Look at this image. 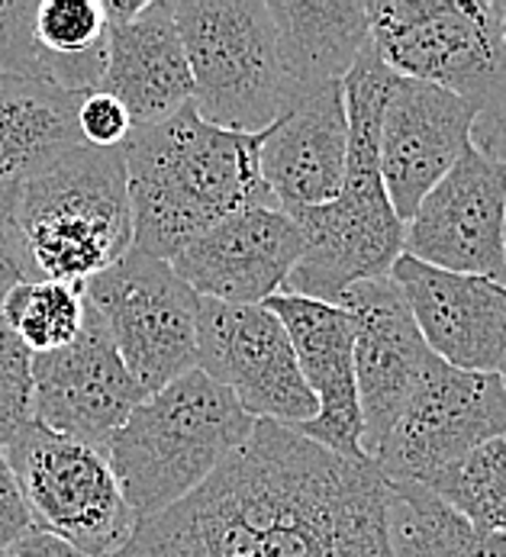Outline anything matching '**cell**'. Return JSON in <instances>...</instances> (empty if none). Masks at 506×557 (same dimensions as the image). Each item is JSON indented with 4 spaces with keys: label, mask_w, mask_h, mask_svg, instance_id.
<instances>
[{
    "label": "cell",
    "mask_w": 506,
    "mask_h": 557,
    "mask_svg": "<svg viewBox=\"0 0 506 557\" xmlns=\"http://www.w3.org/2000/svg\"><path fill=\"white\" fill-rule=\"evenodd\" d=\"M116 557H391L387 480L277 422L187 499L136 522Z\"/></svg>",
    "instance_id": "obj_1"
},
{
    "label": "cell",
    "mask_w": 506,
    "mask_h": 557,
    "mask_svg": "<svg viewBox=\"0 0 506 557\" xmlns=\"http://www.w3.org/2000/svg\"><path fill=\"white\" fill-rule=\"evenodd\" d=\"M261 133H230L184 107L133 129L123 143L133 251L171 261L220 220L246 207H277L258 168Z\"/></svg>",
    "instance_id": "obj_2"
},
{
    "label": "cell",
    "mask_w": 506,
    "mask_h": 557,
    "mask_svg": "<svg viewBox=\"0 0 506 557\" xmlns=\"http://www.w3.org/2000/svg\"><path fill=\"white\" fill-rule=\"evenodd\" d=\"M252 432L239 399L194 368L143 399L103 455L136 522H146L213 478Z\"/></svg>",
    "instance_id": "obj_3"
},
{
    "label": "cell",
    "mask_w": 506,
    "mask_h": 557,
    "mask_svg": "<svg viewBox=\"0 0 506 557\" xmlns=\"http://www.w3.org/2000/svg\"><path fill=\"white\" fill-rule=\"evenodd\" d=\"M371 42L400 78L425 81L478 110L471 143L506 136V0H368Z\"/></svg>",
    "instance_id": "obj_4"
},
{
    "label": "cell",
    "mask_w": 506,
    "mask_h": 557,
    "mask_svg": "<svg viewBox=\"0 0 506 557\" xmlns=\"http://www.w3.org/2000/svg\"><path fill=\"white\" fill-rule=\"evenodd\" d=\"M16 233L33 281L85 287L133 248V213L120 149L78 146L16 194Z\"/></svg>",
    "instance_id": "obj_5"
},
{
    "label": "cell",
    "mask_w": 506,
    "mask_h": 557,
    "mask_svg": "<svg viewBox=\"0 0 506 557\" xmlns=\"http://www.w3.org/2000/svg\"><path fill=\"white\" fill-rule=\"evenodd\" d=\"M171 10L197 116L230 133H264L291 107L268 0H177Z\"/></svg>",
    "instance_id": "obj_6"
},
{
    "label": "cell",
    "mask_w": 506,
    "mask_h": 557,
    "mask_svg": "<svg viewBox=\"0 0 506 557\" xmlns=\"http://www.w3.org/2000/svg\"><path fill=\"white\" fill-rule=\"evenodd\" d=\"M304 236L300 261L281 294L333 304L365 281L391 274L404 255V223L397 220L378 171V136L348 129L345 181L336 200L291 213Z\"/></svg>",
    "instance_id": "obj_7"
},
{
    "label": "cell",
    "mask_w": 506,
    "mask_h": 557,
    "mask_svg": "<svg viewBox=\"0 0 506 557\" xmlns=\"http://www.w3.org/2000/svg\"><path fill=\"white\" fill-rule=\"evenodd\" d=\"M33 529L90 557H116L136 529L103 451L62 438L33 419L3 448Z\"/></svg>",
    "instance_id": "obj_8"
},
{
    "label": "cell",
    "mask_w": 506,
    "mask_h": 557,
    "mask_svg": "<svg viewBox=\"0 0 506 557\" xmlns=\"http://www.w3.org/2000/svg\"><path fill=\"white\" fill-rule=\"evenodd\" d=\"M82 290L146 397L197 368V294L169 261L129 248Z\"/></svg>",
    "instance_id": "obj_9"
},
{
    "label": "cell",
    "mask_w": 506,
    "mask_h": 557,
    "mask_svg": "<svg viewBox=\"0 0 506 557\" xmlns=\"http://www.w3.org/2000/svg\"><path fill=\"white\" fill-rule=\"evenodd\" d=\"M494 438H506L501 377L458 371L432 355L371 465L387 483L425 486Z\"/></svg>",
    "instance_id": "obj_10"
},
{
    "label": "cell",
    "mask_w": 506,
    "mask_h": 557,
    "mask_svg": "<svg viewBox=\"0 0 506 557\" xmlns=\"http://www.w3.org/2000/svg\"><path fill=\"white\" fill-rule=\"evenodd\" d=\"M197 371L226 387L255 422L300 429L317 416L287 329L264 304L233 307L197 297Z\"/></svg>",
    "instance_id": "obj_11"
},
{
    "label": "cell",
    "mask_w": 506,
    "mask_h": 557,
    "mask_svg": "<svg viewBox=\"0 0 506 557\" xmlns=\"http://www.w3.org/2000/svg\"><path fill=\"white\" fill-rule=\"evenodd\" d=\"M506 161L474 143L425 194L404 230V255L422 264L506 284Z\"/></svg>",
    "instance_id": "obj_12"
},
{
    "label": "cell",
    "mask_w": 506,
    "mask_h": 557,
    "mask_svg": "<svg viewBox=\"0 0 506 557\" xmlns=\"http://www.w3.org/2000/svg\"><path fill=\"white\" fill-rule=\"evenodd\" d=\"M146 399L107 332L85 307L82 335L49 355H33V422L107 451L113 432Z\"/></svg>",
    "instance_id": "obj_13"
},
{
    "label": "cell",
    "mask_w": 506,
    "mask_h": 557,
    "mask_svg": "<svg viewBox=\"0 0 506 557\" xmlns=\"http://www.w3.org/2000/svg\"><path fill=\"white\" fill-rule=\"evenodd\" d=\"M474 123L478 110L452 90L400 75L394 78L378 133V171L404 226L422 197L465 156Z\"/></svg>",
    "instance_id": "obj_14"
},
{
    "label": "cell",
    "mask_w": 506,
    "mask_h": 557,
    "mask_svg": "<svg viewBox=\"0 0 506 557\" xmlns=\"http://www.w3.org/2000/svg\"><path fill=\"white\" fill-rule=\"evenodd\" d=\"M355 332V391L365 425V458L371 461L397 416L404 412L432 351L391 277L365 281L338 297Z\"/></svg>",
    "instance_id": "obj_15"
},
{
    "label": "cell",
    "mask_w": 506,
    "mask_h": 557,
    "mask_svg": "<svg viewBox=\"0 0 506 557\" xmlns=\"http://www.w3.org/2000/svg\"><path fill=\"white\" fill-rule=\"evenodd\" d=\"M300 251L304 236L284 210L246 207L187 242L169 264L200 300L255 307L284 290Z\"/></svg>",
    "instance_id": "obj_16"
},
{
    "label": "cell",
    "mask_w": 506,
    "mask_h": 557,
    "mask_svg": "<svg viewBox=\"0 0 506 557\" xmlns=\"http://www.w3.org/2000/svg\"><path fill=\"white\" fill-rule=\"evenodd\" d=\"M400 290L425 348L474 374H497L506 351V284L455 274L400 255L387 274Z\"/></svg>",
    "instance_id": "obj_17"
},
{
    "label": "cell",
    "mask_w": 506,
    "mask_h": 557,
    "mask_svg": "<svg viewBox=\"0 0 506 557\" xmlns=\"http://www.w3.org/2000/svg\"><path fill=\"white\" fill-rule=\"evenodd\" d=\"M264 307L287 329L304 384L317 399V416L297 432L333 455L368 461L361 448L365 425L355 391V332L348 313L294 294H274Z\"/></svg>",
    "instance_id": "obj_18"
},
{
    "label": "cell",
    "mask_w": 506,
    "mask_h": 557,
    "mask_svg": "<svg viewBox=\"0 0 506 557\" xmlns=\"http://www.w3.org/2000/svg\"><path fill=\"white\" fill-rule=\"evenodd\" d=\"M348 159L342 84L297 97L264 133L258 149L261 181L287 216L336 200Z\"/></svg>",
    "instance_id": "obj_19"
},
{
    "label": "cell",
    "mask_w": 506,
    "mask_h": 557,
    "mask_svg": "<svg viewBox=\"0 0 506 557\" xmlns=\"http://www.w3.org/2000/svg\"><path fill=\"white\" fill-rule=\"evenodd\" d=\"M97 90L123 103L133 129L159 126L190 107L194 84L169 0H149L136 20L107 26V62Z\"/></svg>",
    "instance_id": "obj_20"
},
{
    "label": "cell",
    "mask_w": 506,
    "mask_h": 557,
    "mask_svg": "<svg viewBox=\"0 0 506 557\" xmlns=\"http://www.w3.org/2000/svg\"><path fill=\"white\" fill-rule=\"evenodd\" d=\"M291 103L317 87L342 84L371 42L368 3L358 0H268Z\"/></svg>",
    "instance_id": "obj_21"
},
{
    "label": "cell",
    "mask_w": 506,
    "mask_h": 557,
    "mask_svg": "<svg viewBox=\"0 0 506 557\" xmlns=\"http://www.w3.org/2000/svg\"><path fill=\"white\" fill-rule=\"evenodd\" d=\"M82 94L29 72H0V181L20 184L59 156L85 146Z\"/></svg>",
    "instance_id": "obj_22"
},
{
    "label": "cell",
    "mask_w": 506,
    "mask_h": 557,
    "mask_svg": "<svg viewBox=\"0 0 506 557\" xmlns=\"http://www.w3.org/2000/svg\"><path fill=\"white\" fill-rule=\"evenodd\" d=\"M391 557H506L504 532L471 525L414 483H387Z\"/></svg>",
    "instance_id": "obj_23"
},
{
    "label": "cell",
    "mask_w": 506,
    "mask_h": 557,
    "mask_svg": "<svg viewBox=\"0 0 506 557\" xmlns=\"http://www.w3.org/2000/svg\"><path fill=\"white\" fill-rule=\"evenodd\" d=\"M3 319L29 355L72 345L85 325V290L62 281H20L3 290Z\"/></svg>",
    "instance_id": "obj_24"
},
{
    "label": "cell",
    "mask_w": 506,
    "mask_h": 557,
    "mask_svg": "<svg viewBox=\"0 0 506 557\" xmlns=\"http://www.w3.org/2000/svg\"><path fill=\"white\" fill-rule=\"evenodd\" d=\"M422 490L439 496L471 525L506 535V438L474 448L465 461L429 480Z\"/></svg>",
    "instance_id": "obj_25"
},
{
    "label": "cell",
    "mask_w": 506,
    "mask_h": 557,
    "mask_svg": "<svg viewBox=\"0 0 506 557\" xmlns=\"http://www.w3.org/2000/svg\"><path fill=\"white\" fill-rule=\"evenodd\" d=\"M33 419V355L3 319L0 290V448Z\"/></svg>",
    "instance_id": "obj_26"
},
{
    "label": "cell",
    "mask_w": 506,
    "mask_h": 557,
    "mask_svg": "<svg viewBox=\"0 0 506 557\" xmlns=\"http://www.w3.org/2000/svg\"><path fill=\"white\" fill-rule=\"evenodd\" d=\"M78 133L90 149H123L133 123L116 97L107 90H87L78 103Z\"/></svg>",
    "instance_id": "obj_27"
},
{
    "label": "cell",
    "mask_w": 506,
    "mask_h": 557,
    "mask_svg": "<svg viewBox=\"0 0 506 557\" xmlns=\"http://www.w3.org/2000/svg\"><path fill=\"white\" fill-rule=\"evenodd\" d=\"M33 10L36 0L0 3V72L39 75L36 46H33Z\"/></svg>",
    "instance_id": "obj_28"
},
{
    "label": "cell",
    "mask_w": 506,
    "mask_h": 557,
    "mask_svg": "<svg viewBox=\"0 0 506 557\" xmlns=\"http://www.w3.org/2000/svg\"><path fill=\"white\" fill-rule=\"evenodd\" d=\"M16 194L20 184L0 181V290H10L20 281H33L23 242L16 233Z\"/></svg>",
    "instance_id": "obj_29"
},
{
    "label": "cell",
    "mask_w": 506,
    "mask_h": 557,
    "mask_svg": "<svg viewBox=\"0 0 506 557\" xmlns=\"http://www.w3.org/2000/svg\"><path fill=\"white\" fill-rule=\"evenodd\" d=\"M26 532H33V519L23 506V496L16 490V480L10 474V465L0 448V552H7Z\"/></svg>",
    "instance_id": "obj_30"
},
{
    "label": "cell",
    "mask_w": 506,
    "mask_h": 557,
    "mask_svg": "<svg viewBox=\"0 0 506 557\" xmlns=\"http://www.w3.org/2000/svg\"><path fill=\"white\" fill-rule=\"evenodd\" d=\"M0 557H90V555L78 552V548H72V545H65V542H59V539H52V535H46V532H39V529H33V532H26L20 542H13L7 552H0Z\"/></svg>",
    "instance_id": "obj_31"
},
{
    "label": "cell",
    "mask_w": 506,
    "mask_h": 557,
    "mask_svg": "<svg viewBox=\"0 0 506 557\" xmlns=\"http://www.w3.org/2000/svg\"><path fill=\"white\" fill-rule=\"evenodd\" d=\"M494 159L506 161V139L497 146V149H494ZM504 258H506V216H504Z\"/></svg>",
    "instance_id": "obj_32"
},
{
    "label": "cell",
    "mask_w": 506,
    "mask_h": 557,
    "mask_svg": "<svg viewBox=\"0 0 506 557\" xmlns=\"http://www.w3.org/2000/svg\"><path fill=\"white\" fill-rule=\"evenodd\" d=\"M497 377H501V384H504V394H506V351H504V361H501V371H497Z\"/></svg>",
    "instance_id": "obj_33"
},
{
    "label": "cell",
    "mask_w": 506,
    "mask_h": 557,
    "mask_svg": "<svg viewBox=\"0 0 506 557\" xmlns=\"http://www.w3.org/2000/svg\"><path fill=\"white\" fill-rule=\"evenodd\" d=\"M501 143H504V139H501ZM491 156H494V152H491Z\"/></svg>",
    "instance_id": "obj_34"
},
{
    "label": "cell",
    "mask_w": 506,
    "mask_h": 557,
    "mask_svg": "<svg viewBox=\"0 0 506 557\" xmlns=\"http://www.w3.org/2000/svg\"><path fill=\"white\" fill-rule=\"evenodd\" d=\"M504 139H506V136H504Z\"/></svg>",
    "instance_id": "obj_35"
}]
</instances>
